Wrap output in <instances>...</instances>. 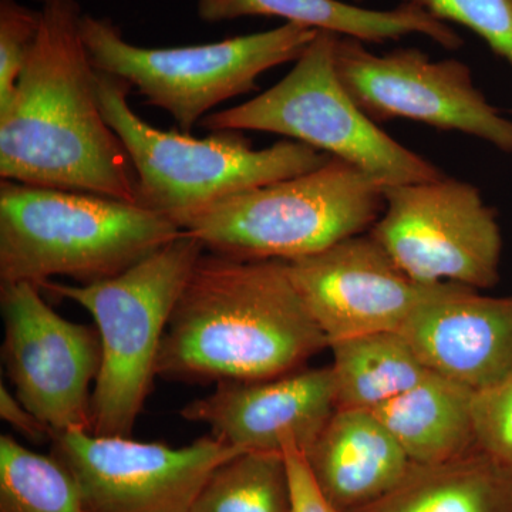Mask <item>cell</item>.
Listing matches in <instances>:
<instances>
[{
	"instance_id": "cell-16",
	"label": "cell",
	"mask_w": 512,
	"mask_h": 512,
	"mask_svg": "<svg viewBox=\"0 0 512 512\" xmlns=\"http://www.w3.org/2000/svg\"><path fill=\"white\" fill-rule=\"evenodd\" d=\"M305 456L323 493L340 512L379 500L413 464L369 410H336Z\"/></svg>"
},
{
	"instance_id": "cell-14",
	"label": "cell",
	"mask_w": 512,
	"mask_h": 512,
	"mask_svg": "<svg viewBox=\"0 0 512 512\" xmlns=\"http://www.w3.org/2000/svg\"><path fill=\"white\" fill-rule=\"evenodd\" d=\"M338 410L332 367L299 369L255 382H220L181 417L210 427L211 436L245 451L306 453Z\"/></svg>"
},
{
	"instance_id": "cell-15",
	"label": "cell",
	"mask_w": 512,
	"mask_h": 512,
	"mask_svg": "<svg viewBox=\"0 0 512 512\" xmlns=\"http://www.w3.org/2000/svg\"><path fill=\"white\" fill-rule=\"evenodd\" d=\"M430 372L477 390L512 370V296L444 282L400 330Z\"/></svg>"
},
{
	"instance_id": "cell-25",
	"label": "cell",
	"mask_w": 512,
	"mask_h": 512,
	"mask_svg": "<svg viewBox=\"0 0 512 512\" xmlns=\"http://www.w3.org/2000/svg\"><path fill=\"white\" fill-rule=\"evenodd\" d=\"M473 423L477 448L512 471V370L474 392Z\"/></svg>"
},
{
	"instance_id": "cell-10",
	"label": "cell",
	"mask_w": 512,
	"mask_h": 512,
	"mask_svg": "<svg viewBox=\"0 0 512 512\" xmlns=\"http://www.w3.org/2000/svg\"><path fill=\"white\" fill-rule=\"evenodd\" d=\"M335 67L350 97L375 123L419 121L512 154V121L488 103L460 60L434 62L413 47L376 55L366 43L338 36Z\"/></svg>"
},
{
	"instance_id": "cell-19",
	"label": "cell",
	"mask_w": 512,
	"mask_h": 512,
	"mask_svg": "<svg viewBox=\"0 0 512 512\" xmlns=\"http://www.w3.org/2000/svg\"><path fill=\"white\" fill-rule=\"evenodd\" d=\"M352 512H512V471L473 448L439 464H412L379 500Z\"/></svg>"
},
{
	"instance_id": "cell-21",
	"label": "cell",
	"mask_w": 512,
	"mask_h": 512,
	"mask_svg": "<svg viewBox=\"0 0 512 512\" xmlns=\"http://www.w3.org/2000/svg\"><path fill=\"white\" fill-rule=\"evenodd\" d=\"M0 512H84L79 484L55 457L0 436Z\"/></svg>"
},
{
	"instance_id": "cell-12",
	"label": "cell",
	"mask_w": 512,
	"mask_h": 512,
	"mask_svg": "<svg viewBox=\"0 0 512 512\" xmlns=\"http://www.w3.org/2000/svg\"><path fill=\"white\" fill-rule=\"evenodd\" d=\"M2 357L16 397L53 431H92L99 330L70 322L29 282L0 285Z\"/></svg>"
},
{
	"instance_id": "cell-9",
	"label": "cell",
	"mask_w": 512,
	"mask_h": 512,
	"mask_svg": "<svg viewBox=\"0 0 512 512\" xmlns=\"http://www.w3.org/2000/svg\"><path fill=\"white\" fill-rule=\"evenodd\" d=\"M370 235L423 284L491 289L500 281L503 235L476 185L456 178L384 187Z\"/></svg>"
},
{
	"instance_id": "cell-4",
	"label": "cell",
	"mask_w": 512,
	"mask_h": 512,
	"mask_svg": "<svg viewBox=\"0 0 512 512\" xmlns=\"http://www.w3.org/2000/svg\"><path fill=\"white\" fill-rule=\"evenodd\" d=\"M131 86L97 72V94L107 123L126 148L137 177L138 204L178 218L231 195L309 173L330 160L315 148L286 140L255 150L242 131L195 138L161 131L128 104Z\"/></svg>"
},
{
	"instance_id": "cell-28",
	"label": "cell",
	"mask_w": 512,
	"mask_h": 512,
	"mask_svg": "<svg viewBox=\"0 0 512 512\" xmlns=\"http://www.w3.org/2000/svg\"><path fill=\"white\" fill-rule=\"evenodd\" d=\"M36 2L43 3L45 0H36Z\"/></svg>"
},
{
	"instance_id": "cell-20",
	"label": "cell",
	"mask_w": 512,
	"mask_h": 512,
	"mask_svg": "<svg viewBox=\"0 0 512 512\" xmlns=\"http://www.w3.org/2000/svg\"><path fill=\"white\" fill-rule=\"evenodd\" d=\"M336 403L342 410H373L412 389L430 370L400 332H379L330 343Z\"/></svg>"
},
{
	"instance_id": "cell-27",
	"label": "cell",
	"mask_w": 512,
	"mask_h": 512,
	"mask_svg": "<svg viewBox=\"0 0 512 512\" xmlns=\"http://www.w3.org/2000/svg\"><path fill=\"white\" fill-rule=\"evenodd\" d=\"M0 417L28 440L52 439L53 430L26 409L25 404L20 402L15 393L10 392L5 383L0 384Z\"/></svg>"
},
{
	"instance_id": "cell-24",
	"label": "cell",
	"mask_w": 512,
	"mask_h": 512,
	"mask_svg": "<svg viewBox=\"0 0 512 512\" xmlns=\"http://www.w3.org/2000/svg\"><path fill=\"white\" fill-rule=\"evenodd\" d=\"M40 10L18 0H0V111L15 96L20 77L39 35Z\"/></svg>"
},
{
	"instance_id": "cell-29",
	"label": "cell",
	"mask_w": 512,
	"mask_h": 512,
	"mask_svg": "<svg viewBox=\"0 0 512 512\" xmlns=\"http://www.w3.org/2000/svg\"><path fill=\"white\" fill-rule=\"evenodd\" d=\"M356 2H362V0H356Z\"/></svg>"
},
{
	"instance_id": "cell-23",
	"label": "cell",
	"mask_w": 512,
	"mask_h": 512,
	"mask_svg": "<svg viewBox=\"0 0 512 512\" xmlns=\"http://www.w3.org/2000/svg\"><path fill=\"white\" fill-rule=\"evenodd\" d=\"M483 37L512 66V0H403ZM512 114V109H511Z\"/></svg>"
},
{
	"instance_id": "cell-8",
	"label": "cell",
	"mask_w": 512,
	"mask_h": 512,
	"mask_svg": "<svg viewBox=\"0 0 512 512\" xmlns=\"http://www.w3.org/2000/svg\"><path fill=\"white\" fill-rule=\"evenodd\" d=\"M318 32L284 23L205 45L153 49L127 42L109 18L82 16L94 69L130 84L148 106L167 111L187 134L214 107L258 89L259 76L268 70L296 62Z\"/></svg>"
},
{
	"instance_id": "cell-6",
	"label": "cell",
	"mask_w": 512,
	"mask_h": 512,
	"mask_svg": "<svg viewBox=\"0 0 512 512\" xmlns=\"http://www.w3.org/2000/svg\"><path fill=\"white\" fill-rule=\"evenodd\" d=\"M204 245L188 232L123 274L89 285L46 282L50 295L86 309L101 340L92 397V433L130 437L157 377V359L175 303Z\"/></svg>"
},
{
	"instance_id": "cell-22",
	"label": "cell",
	"mask_w": 512,
	"mask_h": 512,
	"mask_svg": "<svg viewBox=\"0 0 512 512\" xmlns=\"http://www.w3.org/2000/svg\"><path fill=\"white\" fill-rule=\"evenodd\" d=\"M191 512H289L284 453L245 451L222 464Z\"/></svg>"
},
{
	"instance_id": "cell-17",
	"label": "cell",
	"mask_w": 512,
	"mask_h": 512,
	"mask_svg": "<svg viewBox=\"0 0 512 512\" xmlns=\"http://www.w3.org/2000/svg\"><path fill=\"white\" fill-rule=\"evenodd\" d=\"M197 15L205 23L271 16L322 32L353 37L363 43H386L404 36L423 35L447 50L464 40L450 25L427 10L403 2L389 10L365 9L342 0H195Z\"/></svg>"
},
{
	"instance_id": "cell-3",
	"label": "cell",
	"mask_w": 512,
	"mask_h": 512,
	"mask_svg": "<svg viewBox=\"0 0 512 512\" xmlns=\"http://www.w3.org/2000/svg\"><path fill=\"white\" fill-rule=\"evenodd\" d=\"M167 215L89 192L0 183V282L40 288L123 274L183 234Z\"/></svg>"
},
{
	"instance_id": "cell-26",
	"label": "cell",
	"mask_w": 512,
	"mask_h": 512,
	"mask_svg": "<svg viewBox=\"0 0 512 512\" xmlns=\"http://www.w3.org/2000/svg\"><path fill=\"white\" fill-rule=\"evenodd\" d=\"M288 473L289 512H340L323 493L305 453L296 447L284 450Z\"/></svg>"
},
{
	"instance_id": "cell-5",
	"label": "cell",
	"mask_w": 512,
	"mask_h": 512,
	"mask_svg": "<svg viewBox=\"0 0 512 512\" xmlns=\"http://www.w3.org/2000/svg\"><path fill=\"white\" fill-rule=\"evenodd\" d=\"M384 208V185L330 157L322 167L239 192L178 218L212 254L291 262L365 234Z\"/></svg>"
},
{
	"instance_id": "cell-11",
	"label": "cell",
	"mask_w": 512,
	"mask_h": 512,
	"mask_svg": "<svg viewBox=\"0 0 512 512\" xmlns=\"http://www.w3.org/2000/svg\"><path fill=\"white\" fill-rule=\"evenodd\" d=\"M50 441L84 512H191L212 474L245 453L211 434L180 448L86 430L53 431Z\"/></svg>"
},
{
	"instance_id": "cell-7",
	"label": "cell",
	"mask_w": 512,
	"mask_h": 512,
	"mask_svg": "<svg viewBox=\"0 0 512 512\" xmlns=\"http://www.w3.org/2000/svg\"><path fill=\"white\" fill-rule=\"evenodd\" d=\"M339 35L319 30L291 72L255 99L208 114L210 131H264L345 161L389 185L424 183L443 171L377 126L350 97L335 67Z\"/></svg>"
},
{
	"instance_id": "cell-2",
	"label": "cell",
	"mask_w": 512,
	"mask_h": 512,
	"mask_svg": "<svg viewBox=\"0 0 512 512\" xmlns=\"http://www.w3.org/2000/svg\"><path fill=\"white\" fill-rule=\"evenodd\" d=\"M328 348L288 262L204 252L165 329L157 377L185 383L274 379Z\"/></svg>"
},
{
	"instance_id": "cell-1",
	"label": "cell",
	"mask_w": 512,
	"mask_h": 512,
	"mask_svg": "<svg viewBox=\"0 0 512 512\" xmlns=\"http://www.w3.org/2000/svg\"><path fill=\"white\" fill-rule=\"evenodd\" d=\"M15 96L0 111V178L138 204L126 148L107 123L77 0H45Z\"/></svg>"
},
{
	"instance_id": "cell-18",
	"label": "cell",
	"mask_w": 512,
	"mask_h": 512,
	"mask_svg": "<svg viewBox=\"0 0 512 512\" xmlns=\"http://www.w3.org/2000/svg\"><path fill=\"white\" fill-rule=\"evenodd\" d=\"M474 390L429 372L412 389L370 410L413 464H439L476 448Z\"/></svg>"
},
{
	"instance_id": "cell-13",
	"label": "cell",
	"mask_w": 512,
	"mask_h": 512,
	"mask_svg": "<svg viewBox=\"0 0 512 512\" xmlns=\"http://www.w3.org/2000/svg\"><path fill=\"white\" fill-rule=\"evenodd\" d=\"M288 272L329 345L400 332L417 306L444 284H423L407 275L370 232L288 262Z\"/></svg>"
}]
</instances>
